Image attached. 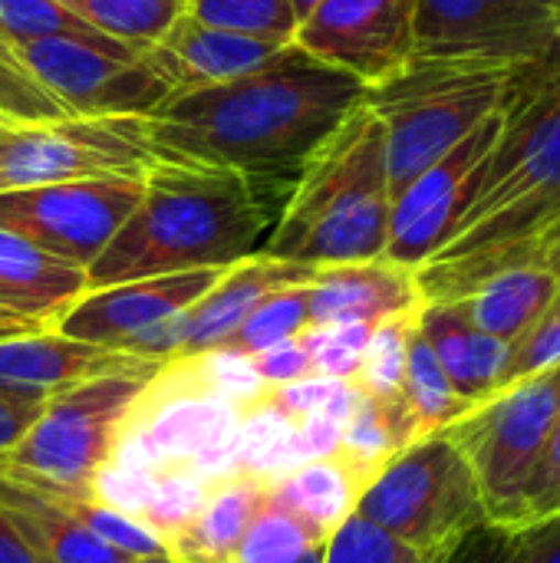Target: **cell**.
Returning <instances> with one entry per match:
<instances>
[{"mask_svg": "<svg viewBox=\"0 0 560 563\" xmlns=\"http://www.w3.org/2000/svg\"><path fill=\"white\" fill-rule=\"evenodd\" d=\"M155 488V475L106 462L92 478V498L125 518H139Z\"/></svg>", "mask_w": 560, "mask_h": 563, "instance_id": "b9f144b4", "label": "cell"}, {"mask_svg": "<svg viewBox=\"0 0 560 563\" xmlns=\"http://www.w3.org/2000/svg\"><path fill=\"white\" fill-rule=\"evenodd\" d=\"M442 563H521V531L482 525L465 534Z\"/></svg>", "mask_w": 560, "mask_h": 563, "instance_id": "7bdbcfd3", "label": "cell"}, {"mask_svg": "<svg viewBox=\"0 0 560 563\" xmlns=\"http://www.w3.org/2000/svg\"><path fill=\"white\" fill-rule=\"evenodd\" d=\"M89 290L86 271L73 267L20 234L0 228V310L53 330V323Z\"/></svg>", "mask_w": 560, "mask_h": 563, "instance_id": "ffe728a7", "label": "cell"}, {"mask_svg": "<svg viewBox=\"0 0 560 563\" xmlns=\"http://www.w3.org/2000/svg\"><path fill=\"white\" fill-rule=\"evenodd\" d=\"M416 271L386 257L317 267L307 280L310 327L327 323H383L389 317L416 313L422 307Z\"/></svg>", "mask_w": 560, "mask_h": 563, "instance_id": "2e32d148", "label": "cell"}, {"mask_svg": "<svg viewBox=\"0 0 560 563\" xmlns=\"http://www.w3.org/2000/svg\"><path fill=\"white\" fill-rule=\"evenodd\" d=\"M142 198V178L109 175L0 191V228L89 271Z\"/></svg>", "mask_w": 560, "mask_h": 563, "instance_id": "30bf717a", "label": "cell"}, {"mask_svg": "<svg viewBox=\"0 0 560 563\" xmlns=\"http://www.w3.org/2000/svg\"><path fill=\"white\" fill-rule=\"evenodd\" d=\"M152 376L155 369L99 376L50 396L40 419L0 459V472L43 492L92 498V478L109 462Z\"/></svg>", "mask_w": 560, "mask_h": 563, "instance_id": "52a82bcc", "label": "cell"}, {"mask_svg": "<svg viewBox=\"0 0 560 563\" xmlns=\"http://www.w3.org/2000/svg\"><path fill=\"white\" fill-rule=\"evenodd\" d=\"M560 0H416V56L535 66L558 49Z\"/></svg>", "mask_w": 560, "mask_h": 563, "instance_id": "8fae6325", "label": "cell"}, {"mask_svg": "<svg viewBox=\"0 0 560 563\" xmlns=\"http://www.w3.org/2000/svg\"><path fill=\"white\" fill-rule=\"evenodd\" d=\"M314 271L317 267L277 261L267 254H254V257L228 267L218 277V284L191 310L175 317L178 356H195V353L221 346L271 290L307 284L314 277Z\"/></svg>", "mask_w": 560, "mask_h": 563, "instance_id": "d6986e66", "label": "cell"}, {"mask_svg": "<svg viewBox=\"0 0 560 563\" xmlns=\"http://www.w3.org/2000/svg\"><path fill=\"white\" fill-rule=\"evenodd\" d=\"M551 518H560V419L541 449L531 475L512 498V505L492 521L508 531H528L535 525H545Z\"/></svg>", "mask_w": 560, "mask_h": 563, "instance_id": "8d00e7d4", "label": "cell"}, {"mask_svg": "<svg viewBox=\"0 0 560 563\" xmlns=\"http://www.w3.org/2000/svg\"><path fill=\"white\" fill-rule=\"evenodd\" d=\"M294 563H323V544H320V548H314V551H307L300 561H294Z\"/></svg>", "mask_w": 560, "mask_h": 563, "instance_id": "db71d44e", "label": "cell"}, {"mask_svg": "<svg viewBox=\"0 0 560 563\" xmlns=\"http://www.w3.org/2000/svg\"><path fill=\"white\" fill-rule=\"evenodd\" d=\"M0 563H50L0 511Z\"/></svg>", "mask_w": 560, "mask_h": 563, "instance_id": "c3c4849f", "label": "cell"}, {"mask_svg": "<svg viewBox=\"0 0 560 563\" xmlns=\"http://www.w3.org/2000/svg\"><path fill=\"white\" fill-rule=\"evenodd\" d=\"M416 317H419V310L376 323L373 333H370V343L363 350L360 369L353 376L356 389L366 399L380 402L403 426L409 445H413V422H409V412H406V402H403V383H406V356H409V340H413V330H416Z\"/></svg>", "mask_w": 560, "mask_h": 563, "instance_id": "4316f807", "label": "cell"}, {"mask_svg": "<svg viewBox=\"0 0 560 563\" xmlns=\"http://www.w3.org/2000/svg\"><path fill=\"white\" fill-rule=\"evenodd\" d=\"M290 191L231 168L155 158L142 198L86 271L89 290L142 277L224 271L264 254Z\"/></svg>", "mask_w": 560, "mask_h": 563, "instance_id": "3957f363", "label": "cell"}, {"mask_svg": "<svg viewBox=\"0 0 560 563\" xmlns=\"http://www.w3.org/2000/svg\"><path fill=\"white\" fill-rule=\"evenodd\" d=\"M502 129V109L469 132L439 162L419 172L396 198L389 214L386 261L419 271L452 238L472 198V178Z\"/></svg>", "mask_w": 560, "mask_h": 563, "instance_id": "5bb4252c", "label": "cell"}, {"mask_svg": "<svg viewBox=\"0 0 560 563\" xmlns=\"http://www.w3.org/2000/svg\"><path fill=\"white\" fill-rule=\"evenodd\" d=\"M389 214L386 132L363 99L304 162L264 254L307 267L376 261Z\"/></svg>", "mask_w": 560, "mask_h": 563, "instance_id": "277c9868", "label": "cell"}, {"mask_svg": "<svg viewBox=\"0 0 560 563\" xmlns=\"http://www.w3.org/2000/svg\"><path fill=\"white\" fill-rule=\"evenodd\" d=\"M0 511L50 563H135L73 521L56 495L0 472Z\"/></svg>", "mask_w": 560, "mask_h": 563, "instance_id": "603a6c76", "label": "cell"}, {"mask_svg": "<svg viewBox=\"0 0 560 563\" xmlns=\"http://www.w3.org/2000/svg\"><path fill=\"white\" fill-rule=\"evenodd\" d=\"M363 495V485L330 455L314 459L290 475L277 478L267 492V498L300 518L320 541H327L347 518L356 515V501Z\"/></svg>", "mask_w": 560, "mask_h": 563, "instance_id": "d4e9b609", "label": "cell"}, {"mask_svg": "<svg viewBox=\"0 0 560 563\" xmlns=\"http://www.w3.org/2000/svg\"><path fill=\"white\" fill-rule=\"evenodd\" d=\"M356 515L429 554H446L465 534L488 525L482 485L446 432L396 452L363 488Z\"/></svg>", "mask_w": 560, "mask_h": 563, "instance_id": "8992f818", "label": "cell"}, {"mask_svg": "<svg viewBox=\"0 0 560 563\" xmlns=\"http://www.w3.org/2000/svg\"><path fill=\"white\" fill-rule=\"evenodd\" d=\"M416 327L439 360L446 379L469 406L502 389L508 343L472 327L459 303H422Z\"/></svg>", "mask_w": 560, "mask_h": 563, "instance_id": "44dd1931", "label": "cell"}, {"mask_svg": "<svg viewBox=\"0 0 560 563\" xmlns=\"http://www.w3.org/2000/svg\"><path fill=\"white\" fill-rule=\"evenodd\" d=\"M347 383L343 379H327V376H307V379H297L290 386H277V389H267L264 402L281 409L284 416H290L294 422L320 412Z\"/></svg>", "mask_w": 560, "mask_h": 563, "instance_id": "ee69618b", "label": "cell"}, {"mask_svg": "<svg viewBox=\"0 0 560 563\" xmlns=\"http://www.w3.org/2000/svg\"><path fill=\"white\" fill-rule=\"evenodd\" d=\"M521 563H560V518L521 531Z\"/></svg>", "mask_w": 560, "mask_h": 563, "instance_id": "7dc6e473", "label": "cell"}, {"mask_svg": "<svg viewBox=\"0 0 560 563\" xmlns=\"http://www.w3.org/2000/svg\"><path fill=\"white\" fill-rule=\"evenodd\" d=\"M7 122H10V119H3V115H0V129H3V125H7Z\"/></svg>", "mask_w": 560, "mask_h": 563, "instance_id": "6f0895ef", "label": "cell"}, {"mask_svg": "<svg viewBox=\"0 0 560 563\" xmlns=\"http://www.w3.org/2000/svg\"><path fill=\"white\" fill-rule=\"evenodd\" d=\"M406 445H409V439H406L403 426L380 402L360 396L356 409L350 412V419L340 432V445H337L333 459L366 488L383 472V465Z\"/></svg>", "mask_w": 560, "mask_h": 563, "instance_id": "f1b7e54d", "label": "cell"}, {"mask_svg": "<svg viewBox=\"0 0 560 563\" xmlns=\"http://www.w3.org/2000/svg\"><path fill=\"white\" fill-rule=\"evenodd\" d=\"M294 3V13H297V23L300 20H307L317 7H320V0H290Z\"/></svg>", "mask_w": 560, "mask_h": 563, "instance_id": "816d5d0a", "label": "cell"}, {"mask_svg": "<svg viewBox=\"0 0 560 563\" xmlns=\"http://www.w3.org/2000/svg\"><path fill=\"white\" fill-rule=\"evenodd\" d=\"M185 13L205 26L281 46L294 43L297 33V13L290 0H185Z\"/></svg>", "mask_w": 560, "mask_h": 563, "instance_id": "1f68e13d", "label": "cell"}, {"mask_svg": "<svg viewBox=\"0 0 560 563\" xmlns=\"http://www.w3.org/2000/svg\"><path fill=\"white\" fill-rule=\"evenodd\" d=\"M310 327V313H307V284L297 287H281L271 290L248 317L244 323L221 343L224 350L244 353V356H257L284 340L300 336Z\"/></svg>", "mask_w": 560, "mask_h": 563, "instance_id": "d6a6232c", "label": "cell"}, {"mask_svg": "<svg viewBox=\"0 0 560 563\" xmlns=\"http://www.w3.org/2000/svg\"><path fill=\"white\" fill-rule=\"evenodd\" d=\"M294 46L376 86L416 56V0H320Z\"/></svg>", "mask_w": 560, "mask_h": 563, "instance_id": "4fadbf2b", "label": "cell"}, {"mask_svg": "<svg viewBox=\"0 0 560 563\" xmlns=\"http://www.w3.org/2000/svg\"><path fill=\"white\" fill-rule=\"evenodd\" d=\"M320 544H327V541H320L300 518L277 508L267 498L261 515L251 521L234 563H294Z\"/></svg>", "mask_w": 560, "mask_h": 563, "instance_id": "d590c367", "label": "cell"}, {"mask_svg": "<svg viewBox=\"0 0 560 563\" xmlns=\"http://www.w3.org/2000/svg\"><path fill=\"white\" fill-rule=\"evenodd\" d=\"M46 402H50L46 393L23 389V386H0V459L26 435V429L40 419Z\"/></svg>", "mask_w": 560, "mask_h": 563, "instance_id": "f6af8a7d", "label": "cell"}, {"mask_svg": "<svg viewBox=\"0 0 560 563\" xmlns=\"http://www.w3.org/2000/svg\"><path fill=\"white\" fill-rule=\"evenodd\" d=\"M172 363H178V369L185 373V379L195 389L231 402L238 412L254 409L267 396V386L261 383L251 356H244V353L215 346V350H205L195 356H178Z\"/></svg>", "mask_w": 560, "mask_h": 563, "instance_id": "836d02e7", "label": "cell"}, {"mask_svg": "<svg viewBox=\"0 0 560 563\" xmlns=\"http://www.w3.org/2000/svg\"><path fill=\"white\" fill-rule=\"evenodd\" d=\"M560 419V366L512 383L475 402L446 435L469 459L488 508V525L512 505Z\"/></svg>", "mask_w": 560, "mask_h": 563, "instance_id": "9c48e42d", "label": "cell"}, {"mask_svg": "<svg viewBox=\"0 0 560 563\" xmlns=\"http://www.w3.org/2000/svg\"><path fill=\"white\" fill-rule=\"evenodd\" d=\"M0 59H3V63H13V66H20V63H17V49L10 46V40L3 36V30H0ZM20 69H23V66H20Z\"/></svg>", "mask_w": 560, "mask_h": 563, "instance_id": "f5cc1de1", "label": "cell"}, {"mask_svg": "<svg viewBox=\"0 0 560 563\" xmlns=\"http://www.w3.org/2000/svg\"><path fill=\"white\" fill-rule=\"evenodd\" d=\"M158 369L132 353L69 340L56 330L0 340V386H23L56 396L99 376H135Z\"/></svg>", "mask_w": 560, "mask_h": 563, "instance_id": "ac0fdd59", "label": "cell"}, {"mask_svg": "<svg viewBox=\"0 0 560 563\" xmlns=\"http://www.w3.org/2000/svg\"><path fill=\"white\" fill-rule=\"evenodd\" d=\"M521 69L482 59L413 56L389 79L366 89V106L386 132L393 198L488 115H495Z\"/></svg>", "mask_w": 560, "mask_h": 563, "instance_id": "5b68a950", "label": "cell"}, {"mask_svg": "<svg viewBox=\"0 0 560 563\" xmlns=\"http://www.w3.org/2000/svg\"><path fill=\"white\" fill-rule=\"evenodd\" d=\"M528 267L548 271L560 287V221L554 228H548V231L535 241V247H531V254H528Z\"/></svg>", "mask_w": 560, "mask_h": 563, "instance_id": "681fc988", "label": "cell"}, {"mask_svg": "<svg viewBox=\"0 0 560 563\" xmlns=\"http://www.w3.org/2000/svg\"><path fill=\"white\" fill-rule=\"evenodd\" d=\"M558 49H560V3H558Z\"/></svg>", "mask_w": 560, "mask_h": 563, "instance_id": "9f6ffc18", "label": "cell"}, {"mask_svg": "<svg viewBox=\"0 0 560 563\" xmlns=\"http://www.w3.org/2000/svg\"><path fill=\"white\" fill-rule=\"evenodd\" d=\"M558 290V280L548 271L515 267L482 280L465 297L449 303H459V310L469 317L472 327L512 346L545 313V307L554 300Z\"/></svg>", "mask_w": 560, "mask_h": 563, "instance_id": "cb8c5ba5", "label": "cell"}, {"mask_svg": "<svg viewBox=\"0 0 560 563\" xmlns=\"http://www.w3.org/2000/svg\"><path fill=\"white\" fill-rule=\"evenodd\" d=\"M366 89L290 43L231 82L172 92L145 125L155 158L231 168L290 191L310 152L366 99Z\"/></svg>", "mask_w": 560, "mask_h": 563, "instance_id": "6da1fadb", "label": "cell"}, {"mask_svg": "<svg viewBox=\"0 0 560 563\" xmlns=\"http://www.w3.org/2000/svg\"><path fill=\"white\" fill-rule=\"evenodd\" d=\"M373 323H327V327H307L300 333L310 363H314V376H327V379H343L353 383L363 350L370 343Z\"/></svg>", "mask_w": 560, "mask_h": 563, "instance_id": "f35d334b", "label": "cell"}, {"mask_svg": "<svg viewBox=\"0 0 560 563\" xmlns=\"http://www.w3.org/2000/svg\"><path fill=\"white\" fill-rule=\"evenodd\" d=\"M446 554L416 551L389 538L386 531L373 528L360 515L347 518L323 544V563H442Z\"/></svg>", "mask_w": 560, "mask_h": 563, "instance_id": "74e56055", "label": "cell"}, {"mask_svg": "<svg viewBox=\"0 0 560 563\" xmlns=\"http://www.w3.org/2000/svg\"><path fill=\"white\" fill-rule=\"evenodd\" d=\"M251 363H254V369H257V376H261V383L267 389L290 386L297 379L314 376V363H310V353H307V346H304L300 336L284 340V343H277V346L251 356Z\"/></svg>", "mask_w": 560, "mask_h": 563, "instance_id": "bcb514c9", "label": "cell"}, {"mask_svg": "<svg viewBox=\"0 0 560 563\" xmlns=\"http://www.w3.org/2000/svg\"><path fill=\"white\" fill-rule=\"evenodd\" d=\"M560 221V49L525 66L502 106V129L475 168L472 198L446 247L419 271L426 303L465 297L482 280L528 267L535 241Z\"/></svg>", "mask_w": 560, "mask_h": 563, "instance_id": "7a4b0ae2", "label": "cell"}, {"mask_svg": "<svg viewBox=\"0 0 560 563\" xmlns=\"http://www.w3.org/2000/svg\"><path fill=\"white\" fill-rule=\"evenodd\" d=\"M0 30L13 49L23 43H33V40H50V36L79 40V43H89V46H99L109 53L139 49V46L102 36L99 30H92L86 20H79L66 7H59L56 0H0Z\"/></svg>", "mask_w": 560, "mask_h": 563, "instance_id": "4dcf8cb0", "label": "cell"}, {"mask_svg": "<svg viewBox=\"0 0 560 563\" xmlns=\"http://www.w3.org/2000/svg\"><path fill=\"white\" fill-rule=\"evenodd\" d=\"M17 63L69 119L149 115L172 96L168 82L149 66L145 49L109 53L79 40L50 36L17 46Z\"/></svg>", "mask_w": 560, "mask_h": 563, "instance_id": "7c38bea8", "label": "cell"}, {"mask_svg": "<svg viewBox=\"0 0 560 563\" xmlns=\"http://www.w3.org/2000/svg\"><path fill=\"white\" fill-rule=\"evenodd\" d=\"M271 485L251 475H231L208 488L201 511L165 544L175 563H234L251 521L267 505Z\"/></svg>", "mask_w": 560, "mask_h": 563, "instance_id": "7402d4cb", "label": "cell"}, {"mask_svg": "<svg viewBox=\"0 0 560 563\" xmlns=\"http://www.w3.org/2000/svg\"><path fill=\"white\" fill-rule=\"evenodd\" d=\"M46 330L43 323H33L26 317H17L10 310H0V340H10V336H23V333H40Z\"/></svg>", "mask_w": 560, "mask_h": 563, "instance_id": "f907efd6", "label": "cell"}, {"mask_svg": "<svg viewBox=\"0 0 560 563\" xmlns=\"http://www.w3.org/2000/svg\"><path fill=\"white\" fill-rule=\"evenodd\" d=\"M135 563H175L168 554H158V558H142V561H135Z\"/></svg>", "mask_w": 560, "mask_h": 563, "instance_id": "11a10c76", "label": "cell"}, {"mask_svg": "<svg viewBox=\"0 0 560 563\" xmlns=\"http://www.w3.org/2000/svg\"><path fill=\"white\" fill-rule=\"evenodd\" d=\"M224 271H188V274H165V277H142V280H129V284L86 290L76 303L66 307V313L53 323V330L69 340L119 350L125 340L191 310L218 284V277Z\"/></svg>", "mask_w": 560, "mask_h": 563, "instance_id": "9a60e30c", "label": "cell"}, {"mask_svg": "<svg viewBox=\"0 0 560 563\" xmlns=\"http://www.w3.org/2000/svg\"><path fill=\"white\" fill-rule=\"evenodd\" d=\"M0 115L10 122H53L69 119L63 106L20 66L0 59Z\"/></svg>", "mask_w": 560, "mask_h": 563, "instance_id": "60d3db41", "label": "cell"}, {"mask_svg": "<svg viewBox=\"0 0 560 563\" xmlns=\"http://www.w3.org/2000/svg\"><path fill=\"white\" fill-rule=\"evenodd\" d=\"M92 30L129 46H152L185 13V0H56Z\"/></svg>", "mask_w": 560, "mask_h": 563, "instance_id": "f546056e", "label": "cell"}, {"mask_svg": "<svg viewBox=\"0 0 560 563\" xmlns=\"http://www.w3.org/2000/svg\"><path fill=\"white\" fill-rule=\"evenodd\" d=\"M155 162L145 115L7 122L0 129V191L135 175Z\"/></svg>", "mask_w": 560, "mask_h": 563, "instance_id": "ba28073f", "label": "cell"}, {"mask_svg": "<svg viewBox=\"0 0 560 563\" xmlns=\"http://www.w3.org/2000/svg\"><path fill=\"white\" fill-rule=\"evenodd\" d=\"M231 452L238 475H251L267 485L307 465L297 442V422L267 402H257L254 409L241 412L231 435Z\"/></svg>", "mask_w": 560, "mask_h": 563, "instance_id": "484cf974", "label": "cell"}, {"mask_svg": "<svg viewBox=\"0 0 560 563\" xmlns=\"http://www.w3.org/2000/svg\"><path fill=\"white\" fill-rule=\"evenodd\" d=\"M281 49H284L281 43L205 26L195 16L182 13L165 30L162 40L145 46V59L168 82L172 92H191V89L231 82V79L264 66Z\"/></svg>", "mask_w": 560, "mask_h": 563, "instance_id": "e0dca14e", "label": "cell"}, {"mask_svg": "<svg viewBox=\"0 0 560 563\" xmlns=\"http://www.w3.org/2000/svg\"><path fill=\"white\" fill-rule=\"evenodd\" d=\"M208 482L191 475L185 465L165 468L155 475V488L149 495V505L135 518L145 531H152L162 544H168L205 505L208 498ZM168 554V551H165Z\"/></svg>", "mask_w": 560, "mask_h": 563, "instance_id": "e575fe53", "label": "cell"}, {"mask_svg": "<svg viewBox=\"0 0 560 563\" xmlns=\"http://www.w3.org/2000/svg\"><path fill=\"white\" fill-rule=\"evenodd\" d=\"M554 366H560V290L545 307V313L508 346L502 389L512 383H521L528 376H538L545 369H554Z\"/></svg>", "mask_w": 560, "mask_h": 563, "instance_id": "ab89813d", "label": "cell"}, {"mask_svg": "<svg viewBox=\"0 0 560 563\" xmlns=\"http://www.w3.org/2000/svg\"><path fill=\"white\" fill-rule=\"evenodd\" d=\"M403 402H406V412L413 422V442L446 432L455 419H462L472 409L446 379V373H442L439 360L432 356L429 343L422 340L419 327L413 330V340H409Z\"/></svg>", "mask_w": 560, "mask_h": 563, "instance_id": "83f0119b", "label": "cell"}]
</instances>
